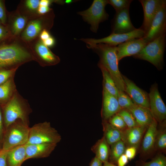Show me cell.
<instances>
[{
	"mask_svg": "<svg viewBox=\"0 0 166 166\" xmlns=\"http://www.w3.org/2000/svg\"><path fill=\"white\" fill-rule=\"evenodd\" d=\"M25 161L30 158H41L49 156L56 147L57 144L40 143L26 144Z\"/></svg>",
	"mask_w": 166,
	"mask_h": 166,
	"instance_id": "e0dca14e",
	"label": "cell"
},
{
	"mask_svg": "<svg viewBox=\"0 0 166 166\" xmlns=\"http://www.w3.org/2000/svg\"><path fill=\"white\" fill-rule=\"evenodd\" d=\"M42 42L44 45L47 47L53 46L55 43L54 38L51 37Z\"/></svg>",
	"mask_w": 166,
	"mask_h": 166,
	"instance_id": "b9f144b4",
	"label": "cell"
},
{
	"mask_svg": "<svg viewBox=\"0 0 166 166\" xmlns=\"http://www.w3.org/2000/svg\"><path fill=\"white\" fill-rule=\"evenodd\" d=\"M117 46L104 43H99L90 47L98 54L100 60L98 63L102 65L108 72L119 92H124L125 85L122 75L118 67L117 53Z\"/></svg>",
	"mask_w": 166,
	"mask_h": 166,
	"instance_id": "6da1fadb",
	"label": "cell"
},
{
	"mask_svg": "<svg viewBox=\"0 0 166 166\" xmlns=\"http://www.w3.org/2000/svg\"><path fill=\"white\" fill-rule=\"evenodd\" d=\"M125 149V144L122 140L111 144L110 148L109 162L113 164H117V160L124 153Z\"/></svg>",
	"mask_w": 166,
	"mask_h": 166,
	"instance_id": "4316f807",
	"label": "cell"
},
{
	"mask_svg": "<svg viewBox=\"0 0 166 166\" xmlns=\"http://www.w3.org/2000/svg\"><path fill=\"white\" fill-rule=\"evenodd\" d=\"M108 4V0H94L89 8L78 13L91 25V30L94 33L97 32L99 24L108 19L109 15L105 9Z\"/></svg>",
	"mask_w": 166,
	"mask_h": 166,
	"instance_id": "52a82bcc",
	"label": "cell"
},
{
	"mask_svg": "<svg viewBox=\"0 0 166 166\" xmlns=\"http://www.w3.org/2000/svg\"><path fill=\"white\" fill-rule=\"evenodd\" d=\"M61 139L60 134L50 122L45 121L30 128L29 138L26 144L53 143L57 144Z\"/></svg>",
	"mask_w": 166,
	"mask_h": 166,
	"instance_id": "8992f818",
	"label": "cell"
},
{
	"mask_svg": "<svg viewBox=\"0 0 166 166\" xmlns=\"http://www.w3.org/2000/svg\"><path fill=\"white\" fill-rule=\"evenodd\" d=\"M5 129L4 125L2 110L0 106V146L2 145L3 139Z\"/></svg>",
	"mask_w": 166,
	"mask_h": 166,
	"instance_id": "d590c367",
	"label": "cell"
},
{
	"mask_svg": "<svg viewBox=\"0 0 166 166\" xmlns=\"http://www.w3.org/2000/svg\"><path fill=\"white\" fill-rule=\"evenodd\" d=\"M108 121L112 126L121 131L127 128L122 117L117 114L111 117Z\"/></svg>",
	"mask_w": 166,
	"mask_h": 166,
	"instance_id": "836d02e7",
	"label": "cell"
},
{
	"mask_svg": "<svg viewBox=\"0 0 166 166\" xmlns=\"http://www.w3.org/2000/svg\"><path fill=\"white\" fill-rule=\"evenodd\" d=\"M166 31V0H164L154 18L147 33L143 38L148 43Z\"/></svg>",
	"mask_w": 166,
	"mask_h": 166,
	"instance_id": "9c48e42d",
	"label": "cell"
},
{
	"mask_svg": "<svg viewBox=\"0 0 166 166\" xmlns=\"http://www.w3.org/2000/svg\"><path fill=\"white\" fill-rule=\"evenodd\" d=\"M136 29L131 22L129 9L116 12L112 21L111 34H126Z\"/></svg>",
	"mask_w": 166,
	"mask_h": 166,
	"instance_id": "4fadbf2b",
	"label": "cell"
},
{
	"mask_svg": "<svg viewBox=\"0 0 166 166\" xmlns=\"http://www.w3.org/2000/svg\"><path fill=\"white\" fill-rule=\"evenodd\" d=\"M26 18L19 16L14 20L12 25V31L15 35L18 34L24 28L26 22Z\"/></svg>",
	"mask_w": 166,
	"mask_h": 166,
	"instance_id": "d6a6232c",
	"label": "cell"
},
{
	"mask_svg": "<svg viewBox=\"0 0 166 166\" xmlns=\"http://www.w3.org/2000/svg\"><path fill=\"white\" fill-rule=\"evenodd\" d=\"M7 34V30L5 27L0 26V42L4 39Z\"/></svg>",
	"mask_w": 166,
	"mask_h": 166,
	"instance_id": "7bdbcfd3",
	"label": "cell"
},
{
	"mask_svg": "<svg viewBox=\"0 0 166 166\" xmlns=\"http://www.w3.org/2000/svg\"><path fill=\"white\" fill-rule=\"evenodd\" d=\"M2 108L5 129L18 120H21L26 124L29 125V115L32 110L28 101L17 90Z\"/></svg>",
	"mask_w": 166,
	"mask_h": 166,
	"instance_id": "7a4b0ae2",
	"label": "cell"
},
{
	"mask_svg": "<svg viewBox=\"0 0 166 166\" xmlns=\"http://www.w3.org/2000/svg\"><path fill=\"white\" fill-rule=\"evenodd\" d=\"M121 109L117 98L103 88L101 116L103 120L108 121Z\"/></svg>",
	"mask_w": 166,
	"mask_h": 166,
	"instance_id": "9a60e30c",
	"label": "cell"
},
{
	"mask_svg": "<svg viewBox=\"0 0 166 166\" xmlns=\"http://www.w3.org/2000/svg\"><path fill=\"white\" fill-rule=\"evenodd\" d=\"M157 123L154 119L148 126L144 134L141 146L142 153L144 154H149L154 149Z\"/></svg>",
	"mask_w": 166,
	"mask_h": 166,
	"instance_id": "d6986e66",
	"label": "cell"
},
{
	"mask_svg": "<svg viewBox=\"0 0 166 166\" xmlns=\"http://www.w3.org/2000/svg\"><path fill=\"white\" fill-rule=\"evenodd\" d=\"M149 109L154 119L160 124L165 121L166 107L156 84L152 85L148 94Z\"/></svg>",
	"mask_w": 166,
	"mask_h": 166,
	"instance_id": "30bf717a",
	"label": "cell"
},
{
	"mask_svg": "<svg viewBox=\"0 0 166 166\" xmlns=\"http://www.w3.org/2000/svg\"><path fill=\"white\" fill-rule=\"evenodd\" d=\"M109 145L103 136L91 147V150L95 154V157L103 163L108 161L110 151Z\"/></svg>",
	"mask_w": 166,
	"mask_h": 166,
	"instance_id": "7402d4cb",
	"label": "cell"
},
{
	"mask_svg": "<svg viewBox=\"0 0 166 166\" xmlns=\"http://www.w3.org/2000/svg\"><path fill=\"white\" fill-rule=\"evenodd\" d=\"M125 91L134 103L149 109L148 94L138 87L133 81L122 75Z\"/></svg>",
	"mask_w": 166,
	"mask_h": 166,
	"instance_id": "8fae6325",
	"label": "cell"
},
{
	"mask_svg": "<svg viewBox=\"0 0 166 166\" xmlns=\"http://www.w3.org/2000/svg\"><path fill=\"white\" fill-rule=\"evenodd\" d=\"M0 23H1V22H0V26H1V25H0Z\"/></svg>",
	"mask_w": 166,
	"mask_h": 166,
	"instance_id": "816d5d0a",
	"label": "cell"
},
{
	"mask_svg": "<svg viewBox=\"0 0 166 166\" xmlns=\"http://www.w3.org/2000/svg\"><path fill=\"white\" fill-rule=\"evenodd\" d=\"M7 152L2 149L0 152V166H8L6 160Z\"/></svg>",
	"mask_w": 166,
	"mask_h": 166,
	"instance_id": "ab89813d",
	"label": "cell"
},
{
	"mask_svg": "<svg viewBox=\"0 0 166 166\" xmlns=\"http://www.w3.org/2000/svg\"><path fill=\"white\" fill-rule=\"evenodd\" d=\"M164 0H139L144 11V20L140 27L144 32L147 33L151 23L161 7Z\"/></svg>",
	"mask_w": 166,
	"mask_h": 166,
	"instance_id": "5bb4252c",
	"label": "cell"
},
{
	"mask_svg": "<svg viewBox=\"0 0 166 166\" xmlns=\"http://www.w3.org/2000/svg\"><path fill=\"white\" fill-rule=\"evenodd\" d=\"M72 2V0H66L65 1V2L66 3L69 4V3H71V2Z\"/></svg>",
	"mask_w": 166,
	"mask_h": 166,
	"instance_id": "681fc988",
	"label": "cell"
},
{
	"mask_svg": "<svg viewBox=\"0 0 166 166\" xmlns=\"http://www.w3.org/2000/svg\"><path fill=\"white\" fill-rule=\"evenodd\" d=\"M161 128L157 129L154 146V149L164 150L166 148V129L165 121L160 124Z\"/></svg>",
	"mask_w": 166,
	"mask_h": 166,
	"instance_id": "83f0119b",
	"label": "cell"
},
{
	"mask_svg": "<svg viewBox=\"0 0 166 166\" xmlns=\"http://www.w3.org/2000/svg\"><path fill=\"white\" fill-rule=\"evenodd\" d=\"M42 29L41 22L36 20L30 22L26 27L22 37L25 40H29L35 38L39 34Z\"/></svg>",
	"mask_w": 166,
	"mask_h": 166,
	"instance_id": "484cf974",
	"label": "cell"
},
{
	"mask_svg": "<svg viewBox=\"0 0 166 166\" xmlns=\"http://www.w3.org/2000/svg\"><path fill=\"white\" fill-rule=\"evenodd\" d=\"M0 21L5 25L6 22V15L4 3L2 1L0 0Z\"/></svg>",
	"mask_w": 166,
	"mask_h": 166,
	"instance_id": "f35d334b",
	"label": "cell"
},
{
	"mask_svg": "<svg viewBox=\"0 0 166 166\" xmlns=\"http://www.w3.org/2000/svg\"><path fill=\"white\" fill-rule=\"evenodd\" d=\"M18 68L10 69H0V85L14 77Z\"/></svg>",
	"mask_w": 166,
	"mask_h": 166,
	"instance_id": "e575fe53",
	"label": "cell"
},
{
	"mask_svg": "<svg viewBox=\"0 0 166 166\" xmlns=\"http://www.w3.org/2000/svg\"><path fill=\"white\" fill-rule=\"evenodd\" d=\"M117 99L121 109H128L135 104L130 98L124 92H119Z\"/></svg>",
	"mask_w": 166,
	"mask_h": 166,
	"instance_id": "4dcf8cb0",
	"label": "cell"
},
{
	"mask_svg": "<svg viewBox=\"0 0 166 166\" xmlns=\"http://www.w3.org/2000/svg\"><path fill=\"white\" fill-rule=\"evenodd\" d=\"M34 59L30 53L18 45H0V69L18 68L21 65Z\"/></svg>",
	"mask_w": 166,
	"mask_h": 166,
	"instance_id": "3957f363",
	"label": "cell"
},
{
	"mask_svg": "<svg viewBox=\"0 0 166 166\" xmlns=\"http://www.w3.org/2000/svg\"><path fill=\"white\" fill-rule=\"evenodd\" d=\"M117 114L122 117L127 128H131L137 125L133 116L128 110L121 109Z\"/></svg>",
	"mask_w": 166,
	"mask_h": 166,
	"instance_id": "f546056e",
	"label": "cell"
},
{
	"mask_svg": "<svg viewBox=\"0 0 166 166\" xmlns=\"http://www.w3.org/2000/svg\"><path fill=\"white\" fill-rule=\"evenodd\" d=\"M147 127L137 126L121 131L122 140L128 147L139 146Z\"/></svg>",
	"mask_w": 166,
	"mask_h": 166,
	"instance_id": "2e32d148",
	"label": "cell"
},
{
	"mask_svg": "<svg viewBox=\"0 0 166 166\" xmlns=\"http://www.w3.org/2000/svg\"><path fill=\"white\" fill-rule=\"evenodd\" d=\"M144 35V32L140 28L126 34H111L106 37L100 39L83 38L80 40L85 43L89 48L94 45L101 43L117 46L129 40L143 37Z\"/></svg>",
	"mask_w": 166,
	"mask_h": 166,
	"instance_id": "ba28073f",
	"label": "cell"
},
{
	"mask_svg": "<svg viewBox=\"0 0 166 166\" xmlns=\"http://www.w3.org/2000/svg\"><path fill=\"white\" fill-rule=\"evenodd\" d=\"M51 1L49 0H42L40 1L39 6H49Z\"/></svg>",
	"mask_w": 166,
	"mask_h": 166,
	"instance_id": "7dc6e473",
	"label": "cell"
},
{
	"mask_svg": "<svg viewBox=\"0 0 166 166\" xmlns=\"http://www.w3.org/2000/svg\"><path fill=\"white\" fill-rule=\"evenodd\" d=\"M35 49L37 58L43 66L54 65L60 61L59 58L45 45L42 41L37 43Z\"/></svg>",
	"mask_w": 166,
	"mask_h": 166,
	"instance_id": "ac0fdd59",
	"label": "cell"
},
{
	"mask_svg": "<svg viewBox=\"0 0 166 166\" xmlns=\"http://www.w3.org/2000/svg\"><path fill=\"white\" fill-rule=\"evenodd\" d=\"M17 90L14 77L0 85V106L1 108L10 99Z\"/></svg>",
	"mask_w": 166,
	"mask_h": 166,
	"instance_id": "603a6c76",
	"label": "cell"
},
{
	"mask_svg": "<svg viewBox=\"0 0 166 166\" xmlns=\"http://www.w3.org/2000/svg\"><path fill=\"white\" fill-rule=\"evenodd\" d=\"M132 0H109L108 4L113 7L116 12L125 9H129Z\"/></svg>",
	"mask_w": 166,
	"mask_h": 166,
	"instance_id": "1f68e13d",
	"label": "cell"
},
{
	"mask_svg": "<svg viewBox=\"0 0 166 166\" xmlns=\"http://www.w3.org/2000/svg\"><path fill=\"white\" fill-rule=\"evenodd\" d=\"M21 166V165H19V166Z\"/></svg>",
	"mask_w": 166,
	"mask_h": 166,
	"instance_id": "f5cc1de1",
	"label": "cell"
},
{
	"mask_svg": "<svg viewBox=\"0 0 166 166\" xmlns=\"http://www.w3.org/2000/svg\"><path fill=\"white\" fill-rule=\"evenodd\" d=\"M50 37L48 32L46 30H44L41 32L40 37L41 40L43 41Z\"/></svg>",
	"mask_w": 166,
	"mask_h": 166,
	"instance_id": "bcb514c9",
	"label": "cell"
},
{
	"mask_svg": "<svg viewBox=\"0 0 166 166\" xmlns=\"http://www.w3.org/2000/svg\"><path fill=\"white\" fill-rule=\"evenodd\" d=\"M127 110L133 115L138 125L148 128L154 120L149 109L134 104Z\"/></svg>",
	"mask_w": 166,
	"mask_h": 166,
	"instance_id": "ffe728a7",
	"label": "cell"
},
{
	"mask_svg": "<svg viewBox=\"0 0 166 166\" xmlns=\"http://www.w3.org/2000/svg\"><path fill=\"white\" fill-rule=\"evenodd\" d=\"M165 37L166 34L148 42L138 53L133 56V57L148 61L158 69H162L166 45Z\"/></svg>",
	"mask_w": 166,
	"mask_h": 166,
	"instance_id": "277c9868",
	"label": "cell"
},
{
	"mask_svg": "<svg viewBox=\"0 0 166 166\" xmlns=\"http://www.w3.org/2000/svg\"><path fill=\"white\" fill-rule=\"evenodd\" d=\"M136 149L135 147L130 146L125 149L124 154L128 160H131L134 158L136 152Z\"/></svg>",
	"mask_w": 166,
	"mask_h": 166,
	"instance_id": "8d00e7d4",
	"label": "cell"
},
{
	"mask_svg": "<svg viewBox=\"0 0 166 166\" xmlns=\"http://www.w3.org/2000/svg\"><path fill=\"white\" fill-rule=\"evenodd\" d=\"M26 144L15 147L7 152L6 160L9 166L21 165L25 161Z\"/></svg>",
	"mask_w": 166,
	"mask_h": 166,
	"instance_id": "44dd1931",
	"label": "cell"
},
{
	"mask_svg": "<svg viewBox=\"0 0 166 166\" xmlns=\"http://www.w3.org/2000/svg\"><path fill=\"white\" fill-rule=\"evenodd\" d=\"M128 160L124 153L121 155L118 159L117 164V166H125L128 162Z\"/></svg>",
	"mask_w": 166,
	"mask_h": 166,
	"instance_id": "60d3db41",
	"label": "cell"
},
{
	"mask_svg": "<svg viewBox=\"0 0 166 166\" xmlns=\"http://www.w3.org/2000/svg\"><path fill=\"white\" fill-rule=\"evenodd\" d=\"M50 10L49 6H39L38 8V12L41 14H45Z\"/></svg>",
	"mask_w": 166,
	"mask_h": 166,
	"instance_id": "f6af8a7d",
	"label": "cell"
},
{
	"mask_svg": "<svg viewBox=\"0 0 166 166\" xmlns=\"http://www.w3.org/2000/svg\"><path fill=\"white\" fill-rule=\"evenodd\" d=\"M98 65L101 69L102 73L103 79V88L117 98L119 91L114 80L105 67L99 63L98 64Z\"/></svg>",
	"mask_w": 166,
	"mask_h": 166,
	"instance_id": "d4e9b609",
	"label": "cell"
},
{
	"mask_svg": "<svg viewBox=\"0 0 166 166\" xmlns=\"http://www.w3.org/2000/svg\"><path fill=\"white\" fill-rule=\"evenodd\" d=\"M143 37L129 40L116 47L118 61L125 57L134 56L138 53L148 44Z\"/></svg>",
	"mask_w": 166,
	"mask_h": 166,
	"instance_id": "7c38bea8",
	"label": "cell"
},
{
	"mask_svg": "<svg viewBox=\"0 0 166 166\" xmlns=\"http://www.w3.org/2000/svg\"><path fill=\"white\" fill-rule=\"evenodd\" d=\"M40 1L39 0H28L26 2V5L29 9L35 10L38 9Z\"/></svg>",
	"mask_w": 166,
	"mask_h": 166,
	"instance_id": "74e56055",
	"label": "cell"
},
{
	"mask_svg": "<svg viewBox=\"0 0 166 166\" xmlns=\"http://www.w3.org/2000/svg\"><path fill=\"white\" fill-rule=\"evenodd\" d=\"M136 166H166V158L164 155L159 154L148 162L141 160L137 161Z\"/></svg>",
	"mask_w": 166,
	"mask_h": 166,
	"instance_id": "f1b7e54d",
	"label": "cell"
},
{
	"mask_svg": "<svg viewBox=\"0 0 166 166\" xmlns=\"http://www.w3.org/2000/svg\"><path fill=\"white\" fill-rule=\"evenodd\" d=\"M2 148H1V146H0V152L2 150Z\"/></svg>",
	"mask_w": 166,
	"mask_h": 166,
	"instance_id": "f907efd6",
	"label": "cell"
},
{
	"mask_svg": "<svg viewBox=\"0 0 166 166\" xmlns=\"http://www.w3.org/2000/svg\"><path fill=\"white\" fill-rule=\"evenodd\" d=\"M102 162L95 157L91 160L89 166H102Z\"/></svg>",
	"mask_w": 166,
	"mask_h": 166,
	"instance_id": "ee69618b",
	"label": "cell"
},
{
	"mask_svg": "<svg viewBox=\"0 0 166 166\" xmlns=\"http://www.w3.org/2000/svg\"><path fill=\"white\" fill-rule=\"evenodd\" d=\"M102 125L103 136L109 145L121 140V131L112 126L108 121L102 120Z\"/></svg>",
	"mask_w": 166,
	"mask_h": 166,
	"instance_id": "cb8c5ba5",
	"label": "cell"
},
{
	"mask_svg": "<svg viewBox=\"0 0 166 166\" xmlns=\"http://www.w3.org/2000/svg\"><path fill=\"white\" fill-rule=\"evenodd\" d=\"M30 128L20 120H18L6 128L2 149L8 151L18 146L26 144L29 136Z\"/></svg>",
	"mask_w": 166,
	"mask_h": 166,
	"instance_id": "5b68a950",
	"label": "cell"
},
{
	"mask_svg": "<svg viewBox=\"0 0 166 166\" xmlns=\"http://www.w3.org/2000/svg\"><path fill=\"white\" fill-rule=\"evenodd\" d=\"M103 163H104L103 166H117L114 164H112L110 163L109 161L105 162Z\"/></svg>",
	"mask_w": 166,
	"mask_h": 166,
	"instance_id": "c3c4849f",
	"label": "cell"
}]
</instances>
